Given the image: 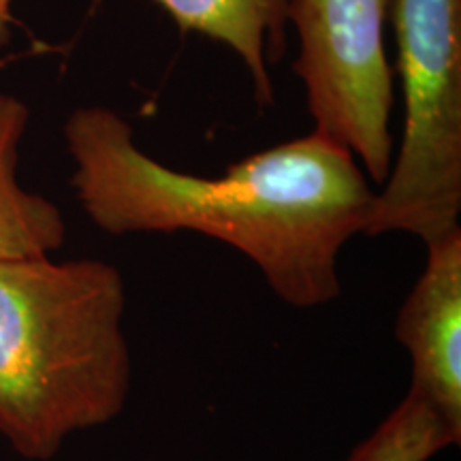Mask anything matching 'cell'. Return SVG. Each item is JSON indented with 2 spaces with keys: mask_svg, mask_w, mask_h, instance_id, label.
Listing matches in <instances>:
<instances>
[{
  "mask_svg": "<svg viewBox=\"0 0 461 461\" xmlns=\"http://www.w3.org/2000/svg\"><path fill=\"white\" fill-rule=\"evenodd\" d=\"M62 132L79 205L105 233L190 230L250 258L291 308L339 297V252L366 230L376 201L346 148L312 131L205 177L143 152L129 120L109 107L75 109Z\"/></svg>",
  "mask_w": 461,
  "mask_h": 461,
  "instance_id": "1",
  "label": "cell"
},
{
  "mask_svg": "<svg viewBox=\"0 0 461 461\" xmlns=\"http://www.w3.org/2000/svg\"><path fill=\"white\" fill-rule=\"evenodd\" d=\"M126 286L99 258L0 261V436L51 461L77 431L120 417L131 395Z\"/></svg>",
  "mask_w": 461,
  "mask_h": 461,
  "instance_id": "2",
  "label": "cell"
},
{
  "mask_svg": "<svg viewBox=\"0 0 461 461\" xmlns=\"http://www.w3.org/2000/svg\"><path fill=\"white\" fill-rule=\"evenodd\" d=\"M391 17L403 132L363 235L408 233L429 246L459 230L461 0H393Z\"/></svg>",
  "mask_w": 461,
  "mask_h": 461,
  "instance_id": "3",
  "label": "cell"
},
{
  "mask_svg": "<svg viewBox=\"0 0 461 461\" xmlns=\"http://www.w3.org/2000/svg\"><path fill=\"white\" fill-rule=\"evenodd\" d=\"M393 0H288L314 132L348 149L383 186L393 165V68L384 32Z\"/></svg>",
  "mask_w": 461,
  "mask_h": 461,
  "instance_id": "4",
  "label": "cell"
},
{
  "mask_svg": "<svg viewBox=\"0 0 461 461\" xmlns=\"http://www.w3.org/2000/svg\"><path fill=\"white\" fill-rule=\"evenodd\" d=\"M428 248V263L403 299L395 338L411 355V391L461 440V229Z\"/></svg>",
  "mask_w": 461,
  "mask_h": 461,
  "instance_id": "5",
  "label": "cell"
},
{
  "mask_svg": "<svg viewBox=\"0 0 461 461\" xmlns=\"http://www.w3.org/2000/svg\"><path fill=\"white\" fill-rule=\"evenodd\" d=\"M184 32L229 48L244 65L261 107L274 103L272 68L286 54L288 0H154Z\"/></svg>",
  "mask_w": 461,
  "mask_h": 461,
  "instance_id": "6",
  "label": "cell"
},
{
  "mask_svg": "<svg viewBox=\"0 0 461 461\" xmlns=\"http://www.w3.org/2000/svg\"><path fill=\"white\" fill-rule=\"evenodd\" d=\"M31 109L22 99L0 92V261L50 257L67 240L60 207L31 193L17 180V160Z\"/></svg>",
  "mask_w": 461,
  "mask_h": 461,
  "instance_id": "7",
  "label": "cell"
},
{
  "mask_svg": "<svg viewBox=\"0 0 461 461\" xmlns=\"http://www.w3.org/2000/svg\"><path fill=\"white\" fill-rule=\"evenodd\" d=\"M459 442L440 414L423 397L408 391L346 461H429Z\"/></svg>",
  "mask_w": 461,
  "mask_h": 461,
  "instance_id": "8",
  "label": "cell"
},
{
  "mask_svg": "<svg viewBox=\"0 0 461 461\" xmlns=\"http://www.w3.org/2000/svg\"><path fill=\"white\" fill-rule=\"evenodd\" d=\"M14 3L15 0H0V50L7 48L14 39Z\"/></svg>",
  "mask_w": 461,
  "mask_h": 461,
  "instance_id": "9",
  "label": "cell"
}]
</instances>
